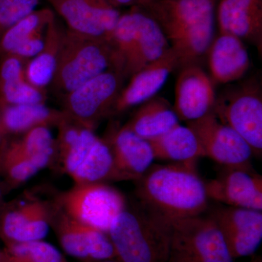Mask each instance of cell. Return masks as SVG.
<instances>
[{"instance_id":"6da1fadb","label":"cell","mask_w":262,"mask_h":262,"mask_svg":"<svg viewBox=\"0 0 262 262\" xmlns=\"http://www.w3.org/2000/svg\"><path fill=\"white\" fill-rule=\"evenodd\" d=\"M196 160L151 165L136 180V198L172 221L203 215L208 208Z\"/></svg>"},{"instance_id":"7a4b0ae2","label":"cell","mask_w":262,"mask_h":262,"mask_svg":"<svg viewBox=\"0 0 262 262\" xmlns=\"http://www.w3.org/2000/svg\"><path fill=\"white\" fill-rule=\"evenodd\" d=\"M215 6L211 0H152L139 8L160 26L181 69L206 56L213 39Z\"/></svg>"},{"instance_id":"3957f363","label":"cell","mask_w":262,"mask_h":262,"mask_svg":"<svg viewBox=\"0 0 262 262\" xmlns=\"http://www.w3.org/2000/svg\"><path fill=\"white\" fill-rule=\"evenodd\" d=\"M173 221L139 200L126 203L108 231L118 262H167Z\"/></svg>"},{"instance_id":"277c9868","label":"cell","mask_w":262,"mask_h":262,"mask_svg":"<svg viewBox=\"0 0 262 262\" xmlns=\"http://www.w3.org/2000/svg\"><path fill=\"white\" fill-rule=\"evenodd\" d=\"M57 126L55 156H58L63 171L75 185L123 181L115 168L107 142L98 137L94 129L69 117Z\"/></svg>"},{"instance_id":"5b68a950","label":"cell","mask_w":262,"mask_h":262,"mask_svg":"<svg viewBox=\"0 0 262 262\" xmlns=\"http://www.w3.org/2000/svg\"><path fill=\"white\" fill-rule=\"evenodd\" d=\"M113 68L123 72L111 43L80 37L66 29L52 90L63 98L84 82Z\"/></svg>"},{"instance_id":"8992f818","label":"cell","mask_w":262,"mask_h":262,"mask_svg":"<svg viewBox=\"0 0 262 262\" xmlns=\"http://www.w3.org/2000/svg\"><path fill=\"white\" fill-rule=\"evenodd\" d=\"M167 262H234L215 222L203 215L176 220Z\"/></svg>"},{"instance_id":"52a82bcc","label":"cell","mask_w":262,"mask_h":262,"mask_svg":"<svg viewBox=\"0 0 262 262\" xmlns=\"http://www.w3.org/2000/svg\"><path fill=\"white\" fill-rule=\"evenodd\" d=\"M212 112L246 141L253 154L261 155L262 96L258 82L248 81L227 90L216 97Z\"/></svg>"},{"instance_id":"ba28073f","label":"cell","mask_w":262,"mask_h":262,"mask_svg":"<svg viewBox=\"0 0 262 262\" xmlns=\"http://www.w3.org/2000/svg\"><path fill=\"white\" fill-rule=\"evenodd\" d=\"M56 202L75 220L107 233L127 203L121 192L106 183L75 185L60 194Z\"/></svg>"},{"instance_id":"9c48e42d","label":"cell","mask_w":262,"mask_h":262,"mask_svg":"<svg viewBox=\"0 0 262 262\" xmlns=\"http://www.w3.org/2000/svg\"><path fill=\"white\" fill-rule=\"evenodd\" d=\"M125 79L123 72L115 68L100 74L63 98V112L84 126L94 129L101 119L111 115Z\"/></svg>"},{"instance_id":"30bf717a","label":"cell","mask_w":262,"mask_h":262,"mask_svg":"<svg viewBox=\"0 0 262 262\" xmlns=\"http://www.w3.org/2000/svg\"><path fill=\"white\" fill-rule=\"evenodd\" d=\"M69 32L111 43L121 13L110 0H46Z\"/></svg>"},{"instance_id":"8fae6325","label":"cell","mask_w":262,"mask_h":262,"mask_svg":"<svg viewBox=\"0 0 262 262\" xmlns=\"http://www.w3.org/2000/svg\"><path fill=\"white\" fill-rule=\"evenodd\" d=\"M195 134L204 157L227 168L249 169L253 152L246 141L232 127L220 121L213 112L187 122Z\"/></svg>"},{"instance_id":"7c38bea8","label":"cell","mask_w":262,"mask_h":262,"mask_svg":"<svg viewBox=\"0 0 262 262\" xmlns=\"http://www.w3.org/2000/svg\"><path fill=\"white\" fill-rule=\"evenodd\" d=\"M51 227L63 251L72 257L94 262L115 259V249L107 232L75 220L56 202L52 206Z\"/></svg>"},{"instance_id":"4fadbf2b","label":"cell","mask_w":262,"mask_h":262,"mask_svg":"<svg viewBox=\"0 0 262 262\" xmlns=\"http://www.w3.org/2000/svg\"><path fill=\"white\" fill-rule=\"evenodd\" d=\"M208 215L218 227L233 259L251 256L259 247L261 211L220 205L211 207Z\"/></svg>"},{"instance_id":"5bb4252c","label":"cell","mask_w":262,"mask_h":262,"mask_svg":"<svg viewBox=\"0 0 262 262\" xmlns=\"http://www.w3.org/2000/svg\"><path fill=\"white\" fill-rule=\"evenodd\" d=\"M173 106L179 120L190 122L212 112L216 100L215 84L198 64L180 69Z\"/></svg>"},{"instance_id":"9a60e30c","label":"cell","mask_w":262,"mask_h":262,"mask_svg":"<svg viewBox=\"0 0 262 262\" xmlns=\"http://www.w3.org/2000/svg\"><path fill=\"white\" fill-rule=\"evenodd\" d=\"M205 185L208 198L222 205L262 211V177L249 169L228 168Z\"/></svg>"},{"instance_id":"2e32d148","label":"cell","mask_w":262,"mask_h":262,"mask_svg":"<svg viewBox=\"0 0 262 262\" xmlns=\"http://www.w3.org/2000/svg\"><path fill=\"white\" fill-rule=\"evenodd\" d=\"M179 69L178 58L171 49L163 56L138 71L122 88L111 115H118L155 97L163 87L169 75Z\"/></svg>"},{"instance_id":"e0dca14e","label":"cell","mask_w":262,"mask_h":262,"mask_svg":"<svg viewBox=\"0 0 262 262\" xmlns=\"http://www.w3.org/2000/svg\"><path fill=\"white\" fill-rule=\"evenodd\" d=\"M52 206L32 200L5 212L0 220V237L5 246L44 239L51 227Z\"/></svg>"},{"instance_id":"ac0fdd59","label":"cell","mask_w":262,"mask_h":262,"mask_svg":"<svg viewBox=\"0 0 262 262\" xmlns=\"http://www.w3.org/2000/svg\"><path fill=\"white\" fill-rule=\"evenodd\" d=\"M220 33L246 41L262 53V0H219L215 12Z\"/></svg>"},{"instance_id":"d6986e66","label":"cell","mask_w":262,"mask_h":262,"mask_svg":"<svg viewBox=\"0 0 262 262\" xmlns=\"http://www.w3.org/2000/svg\"><path fill=\"white\" fill-rule=\"evenodd\" d=\"M206 55L209 76L215 84L241 80L249 70L250 56L244 41L232 34L219 33Z\"/></svg>"},{"instance_id":"ffe728a7","label":"cell","mask_w":262,"mask_h":262,"mask_svg":"<svg viewBox=\"0 0 262 262\" xmlns=\"http://www.w3.org/2000/svg\"><path fill=\"white\" fill-rule=\"evenodd\" d=\"M114 163L123 181H136L152 165L155 156L149 141L124 127L106 139Z\"/></svg>"},{"instance_id":"44dd1931","label":"cell","mask_w":262,"mask_h":262,"mask_svg":"<svg viewBox=\"0 0 262 262\" xmlns=\"http://www.w3.org/2000/svg\"><path fill=\"white\" fill-rule=\"evenodd\" d=\"M179 124L178 117L168 100L155 96L141 103L122 127L148 141L163 135Z\"/></svg>"},{"instance_id":"7402d4cb","label":"cell","mask_w":262,"mask_h":262,"mask_svg":"<svg viewBox=\"0 0 262 262\" xmlns=\"http://www.w3.org/2000/svg\"><path fill=\"white\" fill-rule=\"evenodd\" d=\"M142 10L139 34L128 61L124 68L125 78L156 61L170 49L166 37L158 23Z\"/></svg>"},{"instance_id":"603a6c76","label":"cell","mask_w":262,"mask_h":262,"mask_svg":"<svg viewBox=\"0 0 262 262\" xmlns=\"http://www.w3.org/2000/svg\"><path fill=\"white\" fill-rule=\"evenodd\" d=\"M65 30L55 18L46 31V44L44 50L29 60L26 66L24 75L27 82L34 87L43 90L51 85L54 80Z\"/></svg>"},{"instance_id":"cb8c5ba5","label":"cell","mask_w":262,"mask_h":262,"mask_svg":"<svg viewBox=\"0 0 262 262\" xmlns=\"http://www.w3.org/2000/svg\"><path fill=\"white\" fill-rule=\"evenodd\" d=\"M155 159L186 162L203 158L204 153L195 134L187 126L176 125L163 135L150 139Z\"/></svg>"},{"instance_id":"d4e9b609","label":"cell","mask_w":262,"mask_h":262,"mask_svg":"<svg viewBox=\"0 0 262 262\" xmlns=\"http://www.w3.org/2000/svg\"><path fill=\"white\" fill-rule=\"evenodd\" d=\"M65 116L44 103L6 106L1 118V127L12 133H25L33 127L58 125Z\"/></svg>"},{"instance_id":"484cf974","label":"cell","mask_w":262,"mask_h":262,"mask_svg":"<svg viewBox=\"0 0 262 262\" xmlns=\"http://www.w3.org/2000/svg\"><path fill=\"white\" fill-rule=\"evenodd\" d=\"M56 18V13L51 8L35 10L18 23L12 26L0 37V54L11 55L15 48L24 41L48 28Z\"/></svg>"},{"instance_id":"4316f807","label":"cell","mask_w":262,"mask_h":262,"mask_svg":"<svg viewBox=\"0 0 262 262\" xmlns=\"http://www.w3.org/2000/svg\"><path fill=\"white\" fill-rule=\"evenodd\" d=\"M0 262H67L56 247L42 241L6 245Z\"/></svg>"},{"instance_id":"83f0119b","label":"cell","mask_w":262,"mask_h":262,"mask_svg":"<svg viewBox=\"0 0 262 262\" xmlns=\"http://www.w3.org/2000/svg\"><path fill=\"white\" fill-rule=\"evenodd\" d=\"M1 94L7 106L44 103L42 90L34 87L24 78L1 83Z\"/></svg>"},{"instance_id":"f1b7e54d","label":"cell","mask_w":262,"mask_h":262,"mask_svg":"<svg viewBox=\"0 0 262 262\" xmlns=\"http://www.w3.org/2000/svg\"><path fill=\"white\" fill-rule=\"evenodd\" d=\"M40 0H0V37L12 26L37 10Z\"/></svg>"},{"instance_id":"f546056e","label":"cell","mask_w":262,"mask_h":262,"mask_svg":"<svg viewBox=\"0 0 262 262\" xmlns=\"http://www.w3.org/2000/svg\"><path fill=\"white\" fill-rule=\"evenodd\" d=\"M47 29L34 34L32 37L24 41L15 48L11 55L21 58L24 61L27 59H32L34 57L37 56L46 47Z\"/></svg>"},{"instance_id":"4dcf8cb0","label":"cell","mask_w":262,"mask_h":262,"mask_svg":"<svg viewBox=\"0 0 262 262\" xmlns=\"http://www.w3.org/2000/svg\"><path fill=\"white\" fill-rule=\"evenodd\" d=\"M24 60L9 55L5 56L0 67V82H10L24 78Z\"/></svg>"},{"instance_id":"1f68e13d","label":"cell","mask_w":262,"mask_h":262,"mask_svg":"<svg viewBox=\"0 0 262 262\" xmlns=\"http://www.w3.org/2000/svg\"><path fill=\"white\" fill-rule=\"evenodd\" d=\"M110 1L117 8L121 6L141 8L152 0H110Z\"/></svg>"},{"instance_id":"d6a6232c","label":"cell","mask_w":262,"mask_h":262,"mask_svg":"<svg viewBox=\"0 0 262 262\" xmlns=\"http://www.w3.org/2000/svg\"><path fill=\"white\" fill-rule=\"evenodd\" d=\"M3 189H2V187H0V203H1L2 200H3Z\"/></svg>"},{"instance_id":"836d02e7","label":"cell","mask_w":262,"mask_h":262,"mask_svg":"<svg viewBox=\"0 0 262 262\" xmlns=\"http://www.w3.org/2000/svg\"><path fill=\"white\" fill-rule=\"evenodd\" d=\"M98 262H118L117 260L111 259V260H105V261H98Z\"/></svg>"},{"instance_id":"e575fe53","label":"cell","mask_w":262,"mask_h":262,"mask_svg":"<svg viewBox=\"0 0 262 262\" xmlns=\"http://www.w3.org/2000/svg\"><path fill=\"white\" fill-rule=\"evenodd\" d=\"M214 4L216 5V3H218L219 0H211Z\"/></svg>"},{"instance_id":"d590c367","label":"cell","mask_w":262,"mask_h":262,"mask_svg":"<svg viewBox=\"0 0 262 262\" xmlns=\"http://www.w3.org/2000/svg\"><path fill=\"white\" fill-rule=\"evenodd\" d=\"M255 262H261V260H258V261H255Z\"/></svg>"},{"instance_id":"8d00e7d4","label":"cell","mask_w":262,"mask_h":262,"mask_svg":"<svg viewBox=\"0 0 262 262\" xmlns=\"http://www.w3.org/2000/svg\"><path fill=\"white\" fill-rule=\"evenodd\" d=\"M0 127H1V119H0Z\"/></svg>"}]
</instances>
